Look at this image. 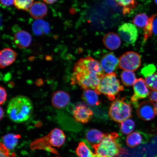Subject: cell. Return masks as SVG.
<instances>
[{
    "instance_id": "obj_38",
    "label": "cell",
    "mask_w": 157,
    "mask_h": 157,
    "mask_svg": "<svg viewBox=\"0 0 157 157\" xmlns=\"http://www.w3.org/2000/svg\"><path fill=\"white\" fill-rule=\"evenodd\" d=\"M0 109H0V113H1V115H0V119H1V120H2L4 114V111L2 108L1 107V108H0Z\"/></svg>"
},
{
    "instance_id": "obj_33",
    "label": "cell",
    "mask_w": 157,
    "mask_h": 157,
    "mask_svg": "<svg viewBox=\"0 0 157 157\" xmlns=\"http://www.w3.org/2000/svg\"><path fill=\"white\" fill-rule=\"evenodd\" d=\"M7 98L6 91L5 88L1 86L0 87V104L1 105H2L5 103L6 101Z\"/></svg>"
},
{
    "instance_id": "obj_17",
    "label": "cell",
    "mask_w": 157,
    "mask_h": 157,
    "mask_svg": "<svg viewBox=\"0 0 157 157\" xmlns=\"http://www.w3.org/2000/svg\"><path fill=\"white\" fill-rule=\"evenodd\" d=\"M48 9L44 3L41 2L33 3L29 9V13L31 17L36 19H40L46 16Z\"/></svg>"
},
{
    "instance_id": "obj_14",
    "label": "cell",
    "mask_w": 157,
    "mask_h": 157,
    "mask_svg": "<svg viewBox=\"0 0 157 157\" xmlns=\"http://www.w3.org/2000/svg\"><path fill=\"white\" fill-rule=\"evenodd\" d=\"M17 54L15 51L10 48H5L0 52V67L4 68L11 65L16 59Z\"/></svg>"
},
{
    "instance_id": "obj_11",
    "label": "cell",
    "mask_w": 157,
    "mask_h": 157,
    "mask_svg": "<svg viewBox=\"0 0 157 157\" xmlns=\"http://www.w3.org/2000/svg\"><path fill=\"white\" fill-rule=\"evenodd\" d=\"M148 88L143 78H140L137 79L133 85L134 94L131 98V101L133 103H137L139 99L148 97L150 93Z\"/></svg>"
},
{
    "instance_id": "obj_22",
    "label": "cell",
    "mask_w": 157,
    "mask_h": 157,
    "mask_svg": "<svg viewBox=\"0 0 157 157\" xmlns=\"http://www.w3.org/2000/svg\"><path fill=\"white\" fill-rule=\"evenodd\" d=\"M120 6L122 7L123 15H126L136 8L138 4L136 0H115Z\"/></svg>"
},
{
    "instance_id": "obj_21",
    "label": "cell",
    "mask_w": 157,
    "mask_h": 157,
    "mask_svg": "<svg viewBox=\"0 0 157 157\" xmlns=\"http://www.w3.org/2000/svg\"><path fill=\"white\" fill-rule=\"evenodd\" d=\"M21 137V135L18 134L10 133L2 137V143L9 150H13L17 146Z\"/></svg>"
},
{
    "instance_id": "obj_25",
    "label": "cell",
    "mask_w": 157,
    "mask_h": 157,
    "mask_svg": "<svg viewBox=\"0 0 157 157\" xmlns=\"http://www.w3.org/2000/svg\"><path fill=\"white\" fill-rule=\"evenodd\" d=\"M76 152L78 157H96V155L90 150L85 143L81 142L76 149Z\"/></svg>"
},
{
    "instance_id": "obj_2",
    "label": "cell",
    "mask_w": 157,
    "mask_h": 157,
    "mask_svg": "<svg viewBox=\"0 0 157 157\" xmlns=\"http://www.w3.org/2000/svg\"><path fill=\"white\" fill-rule=\"evenodd\" d=\"M34 106L29 98L23 95H18L11 99L8 105V117L13 122H25L33 114Z\"/></svg>"
},
{
    "instance_id": "obj_12",
    "label": "cell",
    "mask_w": 157,
    "mask_h": 157,
    "mask_svg": "<svg viewBox=\"0 0 157 157\" xmlns=\"http://www.w3.org/2000/svg\"><path fill=\"white\" fill-rule=\"evenodd\" d=\"M119 63V60L115 55L109 53L103 57L101 64L103 71L109 74L117 69Z\"/></svg>"
},
{
    "instance_id": "obj_37",
    "label": "cell",
    "mask_w": 157,
    "mask_h": 157,
    "mask_svg": "<svg viewBox=\"0 0 157 157\" xmlns=\"http://www.w3.org/2000/svg\"><path fill=\"white\" fill-rule=\"evenodd\" d=\"M44 2L48 4H52L56 2L58 0H43Z\"/></svg>"
},
{
    "instance_id": "obj_30",
    "label": "cell",
    "mask_w": 157,
    "mask_h": 157,
    "mask_svg": "<svg viewBox=\"0 0 157 157\" xmlns=\"http://www.w3.org/2000/svg\"><path fill=\"white\" fill-rule=\"evenodd\" d=\"M34 0H14V4L17 9L27 11L33 4Z\"/></svg>"
},
{
    "instance_id": "obj_32",
    "label": "cell",
    "mask_w": 157,
    "mask_h": 157,
    "mask_svg": "<svg viewBox=\"0 0 157 157\" xmlns=\"http://www.w3.org/2000/svg\"><path fill=\"white\" fill-rule=\"evenodd\" d=\"M0 157H10L9 149L2 142L0 143Z\"/></svg>"
},
{
    "instance_id": "obj_40",
    "label": "cell",
    "mask_w": 157,
    "mask_h": 157,
    "mask_svg": "<svg viewBox=\"0 0 157 157\" xmlns=\"http://www.w3.org/2000/svg\"><path fill=\"white\" fill-rule=\"evenodd\" d=\"M154 1L155 3L156 4V5H157V0H154Z\"/></svg>"
},
{
    "instance_id": "obj_29",
    "label": "cell",
    "mask_w": 157,
    "mask_h": 157,
    "mask_svg": "<svg viewBox=\"0 0 157 157\" xmlns=\"http://www.w3.org/2000/svg\"><path fill=\"white\" fill-rule=\"evenodd\" d=\"M145 82L149 89L157 91V73H154L145 77Z\"/></svg>"
},
{
    "instance_id": "obj_36",
    "label": "cell",
    "mask_w": 157,
    "mask_h": 157,
    "mask_svg": "<svg viewBox=\"0 0 157 157\" xmlns=\"http://www.w3.org/2000/svg\"><path fill=\"white\" fill-rule=\"evenodd\" d=\"M153 33L157 35V18L155 19L153 23Z\"/></svg>"
},
{
    "instance_id": "obj_28",
    "label": "cell",
    "mask_w": 157,
    "mask_h": 157,
    "mask_svg": "<svg viewBox=\"0 0 157 157\" xmlns=\"http://www.w3.org/2000/svg\"><path fill=\"white\" fill-rule=\"evenodd\" d=\"M149 17L145 13H141L137 15L133 19V22L137 27L143 28L148 23Z\"/></svg>"
},
{
    "instance_id": "obj_7",
    "label": "cell",
    "mask_w": 157,
    "mask_h": 157,
    "mask_svg": "<svg viewBox=\"0 0 157 157\" xmlns=\"http://www.w3.org/2000/svg\"><path fill=\"white\" fill-rule=\"evenodd\" d=\"M141 59L140 55L133 52H128L124 54L119 59L120 68L124 70L134 71L140 67Z\"/></svg>"
},
{
    "instance_id": "obj_9",
    "label": "cell",
    "mask_w": 157,
    "mask_h": 157,
    "mask_svg": "<svg viewBox=\"0 0 157 157\" xmlns=\"http://www.w3.org/2000/svg\"><path fill=\"white\" fill-rule=\"evenodd\" d=\"M72 113L75 121L82 123L89 122L94 115L93 111L83 103L78 104L76 105L74 108Z\"/></svg>"
},
{
    "instance_id": "obj_4",
    "label": "cell",
    "mask_w": 157,
    "mask_h": 157,
    "mask_svg": "<svg viewBox=\"0 0 157 157\" xmlns=\"http://www.w3.org/2000/svg\"><path fill=\"white\" fill-rule=\"evenodd\" d=\"M117 76L114 72L104 75L95 90L98 95L103 94L110 101L114 100L118 94L124 90Z\"/></svg>"
},
{
    "instance_id": "obj_15",
    "label": "cell",
    "mask_w": 157,
    "mask_h": 157,
    "mask_svg": "<svg viewBox=\"0 0 157 157\" xmlns=\"http://www.w3.org/2000/svg\"><path fill=\"white\" fill-rule=\"evenodd\" d=\"M13 41L17 48H24L30 46L32 42V37L26 31H19L15 34Z\"/></svg>"
},
{
    "instance_id": "obj_31",
    "label": "cell",
    "mask_w": 157,
    "mask_h": 157,
    "mask_svg": "<svg viewBox=\"0 0 157 157\" xmlns=\"http://www.w3.org/2000/svg\"><path fill=\"white\" fill-rule=\"evenodd\" d=\"M155 70V67L154 65L150 64L144 67L141 71V73L143 76L146 77L147 76L154 73Z\"/></svg>"
},
{
    "instance_id": "obj_34",
    "label": "cell",
    "mask_w": 157,
    "mask_h": 157,
    "mask_svg": "<svg viewBox=\"0 0 157 157\" xmlns=\"http://www.w3.org/2000/svg\"><path fill=\"white\" fill-rule=\"evenodd\" d=\"M149 98L151 101L157 103V91H152L149 94Z\"/></svg>"
},
{
    "instance_id": "obj_10",
    "label": "cell",
    "mask_w": 157,
    "mask_h": 157,
    "mask_svg": "<svg viewBox=\"0 0 157 157\" xmlns=\"http://www.w3.org/2000/svg\"><path fill=\"white\" fill-rule=\"evenodd\" d=\"M137 113L138 117L143 121L151 120L156 115L154 103L151 101L140 103L137 107Z\"/></svg>"
},
{
    "instance_id": "obj_13",
    "label": "cell",
    "mask_w": 157,
    "mask_h": 157,
    "mask_svg": "<svg viewBox=\"0 0 157 157\" xmlns=\"http://www.w3.org/2000/svg\"><path fill=\"white\" fill-rule=\"evenodd\" d=\"M70 101V96L67 92L59 90L53 94L52 105L57 109H63L67 105Z\"/></svg>"
},
{
    "instance_id": "obj_41",
    "label": "cell",
    "mask_w": 157,
    "mask_h": 157,
    "mask_svg": "<svg viewBox=\"0 0 157 157\" xmlns=\"http://www.w3.org/2000/svg\"></svg>"
},
{
    "instance_id": "obj_3",
    "label": "cell",
    "mask_w": 157,
    "mask_h": 157,
    "mask_svg": "<svg viewBox=\"0 0 157 157\" xmlns=\"http://www.w3.org/2000/svg\"><path fill=\"white\" fill-rule=\"evenodd\" d=\"M117 132L105 134L99 144L93 147L96 157H117L127 154V151L121 147Z\"/></svg>"
},
{
    "instance_id": "obj_16",
    "label": "cell",
    "mask_w": 157,
    "mask_h": 157,
    "mask_svg": "<svg viewBox=\"0 0 157 157\" xmlns=\"http://www.w3.org/2000/svg\"><path fill=\"white\" fill-rule=\"evenodd\" d=\"M103 42L106 48L111 50H117L121 44L120 38L114 33H109L105 34L103 37Z\"/></svg>"
},
{
    "instance_id": "obj_19",
    "label": "cell",
    "mask_w": 157,
    "mask_h": 157,
    "mask_svg": "<svg viewBox=\"0 0 157 157\" xmlns=\"http://www.w3.org/2000/svg\"><path fill=\"white\" fill-rule=\"evenodd\" d=\"M105 135L97 129H92L86 133V138L87 142L93 146L101 142Z\"/></svg>"
},
{
    "instance_id": "obj_23",
    "label": "cell",
    "mask_w": 157,
    "mask_h": 157,
    "mask_svg": "<svg viewBox=\"0 0 157 157\" xmlns=\"http://www.w3.org/2000/svg\"><path fill=\"white\" fill-rule=\"evenodd\" d=\"M33 29L35 34L40 35L48 33L50 30V28L48 23L41 20L38 19L33 23Z\"/></svg>"
},
{
    "instance_id": "obj_35",
    "label": "cell",
    "mask_w": 157,
    "mask_h": 157,
    "mask_svg": "<svg viewBox=\"0 0 157 157\" xmlns=\"http://www.w3.org/2000/svg\"><path fill=\"white\" fill-rule=\"evenodd\" d=\"M1 2L3 6L6 7H9L14 3V0H1Z\"/></svg>"
},
{
    "instance_id": "obj_20",
    "label": "cell",
    "mask_w": 157,
    "mask_h": 157,
    "mask_svg": "<svg viewBox=\"0 0 157 157\" xmlns=\"http://www.w3.org/2000/svg\"><path fill=\"white\" fill-rule=\"evenodd\" d=\"M98 94L95 90L89 89L84 90L82 98L87 105L91 106L99 105L100 103Z\"/></svg>"
},
{
    "instance_id": "obj_5",
    "label": "cell",
    "mask_w": 157,
    "mask_h": 157,
    "mask_svg": "<svg viewBox=\"0 0 157 157\" xmlns=\"http://www.w3.org/2000/svg\"><path fill=\"white\" fill-rule=\"evenodd\" d=\"M66 136L61 129L55 128L49 134L43 138L34 141V146L36 149H43L54 153H57L53 147H61L65 141Z\"/></svg>"
},
{
    "instance_id": "obj_6",
    "label": "cell",
    "mask_w": 157,
    "mask_h": 157,
    "mask_svg": "<svg viewBox=\"0 0 157 157\" xmlns=\"http://www.w3.org/2000/svg\"><path fill=\"white\" fill-rule=\"evenodd\" d=\"M131 105L122 99H117L112 103L109 111V115L113 121L121 123L132 116Z\"/></svg>"
},
{
    "instance_id": "obj_8",
    "label": "cell",
    "mask_w": 157,
    "mask_h": 157,
    "mask_svg": "<svg viewBox=\"0 0 157 157\" xmlns=\"http://www.w3.org/2000/svg\"><path fill=\"white\" fill-rule=\"evenodd\" d=\"M118 32L120 36L127 44H133L138 38V30L135 25L132 23H127L121 25Z\"/></svg>"
},
{
    "instance_id": "obj_18",
    "label": "cell",
    "mask_w": 157,
    "mask_h": 157,
    "mask_svg": "<svg viewBox=\"0 0 157 157\" xmlns=\"http://www.w3.org/2000/svg\"><path fill=\"white\" fill-rule=\"evenodd\" d=\"M147 140L146 136L142 132L140 131H135L128 135L126 141L127 146L133 148L146 143Z\"/></svg>"
},
{
    "instance_id": "obj_26",
    "label": "cell",
    "mask_w": 157,
    "mask_h": 157,
    "mask_svg": "<svg viewBox=\"0 0 157 157\" xmlns=\"http://www.w3.org/2000/svg\"><path fill=\"white\" fill-rule=\"evenodd\" d=\"M119 127L121 133L124 135H128L134 130L135 123L132 119H127L121 122Z\"/></svg>"
},
{
    "instance_id": "obj_24",
    "label": "cell",
    "mask_w": 157,
    "mask_h": 157,
    "mask_svg": "<svg viewBox=\"0 0 157 157\" xmlns=\"http://www.w3.org/2000/svg\"><path fill=\"white\" fill-rule=\"evenodd\" d=\"M121 76L122 83L127 87L134 85L137 79L135 73L129 71H123Z\"/></svg>"
},
{
    "instance_id": "obj_27",
    "label": "cell",
    "mask_w": 157,
    "mask_h": 157,
    "mask_svg": "<svg viewBox=\"0 0 157 157\" xmlns=\"http://www.w3.org/2000/svg\"><path fill=\"white\" fill-rule=\"evenodd\" d=\"M157 13L149 17L148 23L144 28V42H145L151 36L153 33V23L157 16Z\"/></svg>"
},
{
    "instance_id": "obj_1",
    "label": "cell",
    "mask_w": 157,
    "mask_h": 157,
    "mask_svg": "<svg viewBox=\"0 0 157 157\" xmlns=\"http://www.w3.org/2000/svg\"><path fill=\"white\" fill-rule=\"evenodd\" d=\"M104 76L101 63L88 56L80 59L75 65L71 83L84 90H95Z\"/></svg>"
},
{
    "instance_id": "obj_39",
    "label": "cell",
    "mask_w": 157,
    "mask_h": 157,
    "mask_svg": "<svg viewBox=\"0 0 157 157\" xmlns=\"http://www.w3.org/2000/svg\"><path fill=\"white\" fill-rule=\"evenodd\" d=\"M155 111L156 114L157 115V103H155Z\"/></svg>"
}]
</instances>
